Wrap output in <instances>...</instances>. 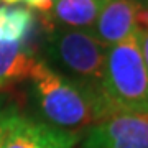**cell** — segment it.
Listing matches in <instances>:
<instances>
[{
    "label": "cell",
    "mask_w": 148,
    "mask_h": 148,
    "mask_svg": "<svg viewBox=\"0 0 148 148\" xmlns=\"http://www.w3.org/2000/svg\"><path fill=\"white\" fill-rule=\"evenodd\" d=\"M33 99L45 122L54 127L84 132L94 123L112 117L99 95L68 79L38 58L30 73Z\"/></svg>",
    "instance_id": "1"
},
{
    "label": "cell",
    "mask_w": 148,
    "mask_h": 148,
    "mask_svg": "<svg viewBox=\"0 0 148 148\" xmlns=\"http://www.w3.org/2000/svg\"><path fill=\"white\" fill-rule=\"evenodd\" d=\"M106 54L107 48L89 30L53 28L45 33L40 59L61 76L92 90L106 102L102 87Z\"/></svg>",
    "instance_id": "2"
},
{
    "label": "cell",
    "mask_w": 148,
    "mask_h": 148,
    "mask_svg": "<svg viewBox=\"0 0 148 148\" xmlns=\"http://www.w3.org/2000/svg\"><path fill=\"white\" fill-rule=\"evenodd\" d=\"M102 87L112 115L148 117V71L142 58L137 30L123 41L107 48Z\"/></svg>",
    "instance_id": "3"
},
{
    "label": "cell",
    "mask_w": 148,
    "mask_h": 148,
    "mask_svg": "<svg viewBox=\"0 0 148 148\" xmlns=\"http://www.w3.org/2000/svg\"><path fill=\"white\" fill-rule=\"evenodd\" d=\"M84 132H71L38 120L7 104L2 148H74Z\"/></svg>",
    "instance_id": "4"
},
{
    "label": "cell",
    "mask_w": 148,
    "mask_h": 148,
    "mask_svg": "<svg viewBox=\"0 0 148 148\" xmlns=\"http://www.w3.org/2000/svg\"><path fill=\"white\" fill-rule=\"evenodd\" d=\"M81 148H148V117L115 114L84 130Z\"/></svg>",
    "instance_id": "5"
},
{
    "label": "cell",
    "mask_w": 148,
    "mask_h": 148,
    "mask_svg": "<svg viewBox=\"0 0 148 148\" xmlns=\"http://www.w3.org/2000/svg\"><path fill=\"white\" fill-rule=\"evenodd\" d=\"M140 8L142 5L137 0H107L89 32L106 48H110L137 30Z\"/></svg>",
    "instance_id": "6"
},
{
    "label": "cell",
    "mask_w": 148,
    "mask_h": 148,
    "mask_svg": "<svg viewBox=\"0 0 148 148\" xmlns=\"http://www.w3.org/2000/svg\"><path fill=\"white\" fill-rule=\"evenodd\" d=\"M107 0H53L51 10L40 15L45 32L53 28L90 30Z\"/></svg>",
    "instance_id": "7"
},
{
    "label": "cell",
    "mask_w": 148,
    "mask_h": 148,
    "mask_svg": "<svg viewBox=\"0 0 148 148\" xmlns=\"http://www.w3.org/2000/svg\"><path fill=\"white\" fill-rule=\"evenodd\" d=\"M36 59L21 43L0 41V92L28 79Z\"/></svg>",
    "instance_id": "8"
},
{
    "label": "cell",
    "mask_w": 148,
    "mask_h": 148,
    "mask_svg": "<svg viewBox=\"0 0 148 148\" xmlns=\"http://www.w3.org/2000/svg\"><path fill=\"white\" fill-rule=\"evenodd\" d=\"M35 13L21 7H0V41L20 43L35 25Z\"/></svg>",
    "instance_id": "9"
},
{
    "label": "cell",
    "mask_w": 148,
    "mask_h": 148,
    "mask_svg": "<svg viewBox=\"0 0 148 148\" xmlns=\"http://www.w3.org/2000/svg\"><path fill=\"white\" fill-rule=\"evenodd\" d=\"M137 33H138V45H140L143 63H145V68L148 71V28H145V30H137Z\"/></svg>",
    "instance_id": "10"
},
{
    "label": "cell",
    "mask_w": 148,
    "mask_h": 148,
    "mask_svg": "<svg viewBox=\"0 0 148 148\" xmlns=\"http://www.w3.org/2000/svg\"><path fill=\"white\" fill-rule=\"evenodd\" d=\"M30 8H35L40 13H48L51 10V5H53V0H23Z\"/></svg>",
    "instance_id": "11"
},
{
    "label": "cell",
    "mask_w": 148,
    "mask_h": 148,
    "mask_svg": "<svg viewBox=\"0 0 148 148\" xmlns=\"http://www.w3.org/2000/svg\"><path fill=\"white\" fill-rule=\"evenodd\" d=\"M5 109H7V104L0 97V148H2V137H3V115H5Z\"/></svg>",
    "instance_id": "12"
},
{
    "label": "cell",
    "mask_w": 148,
    "mask_h": 148,
    "mask_svg": "<svg viewBox=\"0 0 148 148\" xmlns=\"http://www.w3.org/2000/svg\"><path fill=\"white\" fill-rule=\"evenodd\" d=\"M0 2L8 3V5H15V3H20V2H23V0H0Z\"/></svg>",
    "instance_id": "13"
}]
</instances>
